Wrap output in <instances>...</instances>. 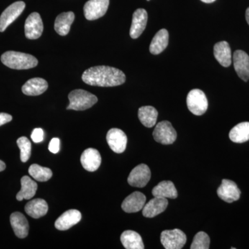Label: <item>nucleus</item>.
Segmentation results:
<instances>
[{
    "label": "nucleus",
    "mask_w": 249,
    "mask_h": 249,
    "mask_svg": "<svg viewBox=\"0 0 249 249\" xmlns=\"http://www.w3.org/2000/svg\"><path fill=\"white\" fill-rule=\"evenodd\" d=\"M81 218V213L78 210H69L55 221V227L59 231L68 230L78 224Z\"/></svg>",
    "instance_id": "16"
},
{
    "label": "nucleus",
    "mask_w": 249,
    "mask_h": 249,
    "mask_svg": "<svg viewBox=\"0 0 249 249\" xmlns=\"http://www.w3.org/2000/svg\"><path fill=\"white\" fill-rule=\"evenodd\" d=\"M229 138L232 142L242 143L249 140V122L240 123L231 130Z\"/></svg>",
    "instance_id": "29"
},
{
    "label": "nucleus",
    "mask_w": 249,
    "mask_h": 249,
    "mask_svg": "<svg viewBox=\"0 0 249 249\" xmlns=\"http://www.w3.org/2000/svg\"><path fill=\"white\" fill-rule=\"evenodd\" d=\"M246 19H247V22L249 25V7L246 11Z\"/></svg>",
    "instance_id": "37"
},
{
    "label": "nucleus",
    "mask_w": 249,
    "mask_h": 249,
    "mask_svg": "<svg viewBox=\"0 0 249 249\" xmlns=\"http://www.w3.org/2000/svg\"><path fill=\"white\" fill-rule=\"evenodd\" d=\"M234 68L237 76L247 82L249 80V56L242 50L235 51L232 57Z\"/></svg>",
    "instance_id": "13"
},
{
    "label": "nucleus",
    "mask_w": 249,
    "mask_h": 249,
    "mask_svg": "<svg viewBox=\"0 0 249 249\" xmlns=\"http://www.w3.org/2000/svg\"><path fill=\"white\" fill-rule=\"evenodd\" d=\"M43 22L38 13H32L26 19L24 31L27 38L36 40L42 36L43 32Z\"/></svg>",
    "instance_id": "10"
},
{
    "label": "nucleus",
    "mask_w": 249,
    "mask_h": 249,
    "mask_svg": "<svg viewBox=\"0 0 249 249\" xmlns=\"http://www.w3.org/2000/svg\"><path fill=\"white\" fill-rule=\"evenodd\" d=\"M214 58L222 66L229 67L231 65L232 54L230 45L226 41L217 42L214 46Z\"/></svg>",
    "instance_id": "20"
},
{
    "label": "nucleus",
    "mask_w": 249,
    "mask_h": 249,
    "mask_svg": "<svg viewBox=\"0 0 249 249\" xmlns=\"http://www.w3.org/2000/svg\"><path fill=\"white\" fill-rule=\"evenodd\" d=\"M121 243L126 249H143V242L138 232L126 231L121 234Z\"/></svg>",
    "instance_id": "26"
},
{
    "label": "nucleus",
    "mask_w": 249,
    "mask_h": 249,
    "mask_svg": "<svg viewBox=\"0 0 249 249\" xmlns=\"http://www.w3.org/2000/svg\"><path fill=\"white\" fill-rule=\"evenodd\" d=\"M138 116L141 123L145 127H150L155 125L158 117V111L152 106H143L139 108Z\"/></svg>",
    "instance_id": "28"
},
{
    "label": "nucleus",
    "mask_w": 249,
    "mask_h": 249,
    "mask_svg": "<svg viewBox=\"0 0 249 249\" xmlns=\"http://www.w3.org/2000/svg\"><path fill=\"white\" fill-rule=\"evenodd\" d=\"M209 236L205 232H197L193 239L191 246V249H209L210 247Z\"/></svg>",
    "instance_id": "32"
},
{
    "label": "nucleus",
    "mask_w": 249,
    "mask_h": 249,
    "mask_svg": "<svg viewBox=\"0 0 249 249\" xmlns=\"http://www.w3.org/2000/svg\"><path fill=\"white\" fill-rule=\"evenodd\" d=\"M5 169H6V164L4 161L0 160V172L4 171Z\"/></svg>",
    "instance_id": "36"
},
{
    "label": "nucleus",
    "mask_w": 249,
    "mask_h": 249,
    "mask_svg": "<svg viewBox=\"0 0 249 249\" xmlns=\"http://www.w3.org/2000/svg\"><path fill=\"white\" fill-rule=\"evenodd\" d=\"M186 235L180 229L165 230L160 234V242L165 249H181L186 243Z\"/></svg>",
    "instance_id": "5"
},
{
    "label": "nucleus",
    "mask_w": 249,
    "mask_h": 249,
    "mask_svg": "<svg viewBox=\"0 0 249 249\" xmlns=\"http://www.w3.org/2000/svg\"><path fill=\"white\" fill-rule=\"evenodd\" d=\"M82 79L91 86L115 87L124 84L126 76L119 69L108 66H96L85 70Z\"/></svg>",
    "instance_id": "1"
},
{
    "label": "nucleus",
    "mask_w": 249,
    "mask_h": 249,
    "mask_svg": "<svg viewBox=\"0 0 249 249\" xmlns=\"http://www.w3.org/2000/svg\"><path fill=\"white\" fill-rule=\"evenodd\" d=\"M48 89V83L43 78H34L23 85L22 92L27 96H39Z\"/></svg>",
    "instance_id": "21"
},
{
    "label": "nucleus",
    "mask_w": 249,
    "mask_h": 249,
    "mask_svg": "<svg viewBox=\"0 0 249 249\" xmlns=\"http://www.w3.org/2000/svg\"><path fill=\"white\" fill-rule=\"evenodd\" d=\"M176 130L169 121H163L156 125L153 132L154 139L163 145H170L176 141Z\"/></svg>",
    "instance_id": "6"
},
{
    "label": "nucleus",
    "mask_w": 249,
    "mask_h": 249,
    "mask_svg": "<svg viewBox=\"0 0 249 249\" xmlns=\"http://www.w3.org/2000/svg\"><path fill=\"white\" fill-rule=\"evenodd\" d=\"M217 196L223 201L232 203L238 200L241 191L234 181L229 179H223L222 184L218 188Z\"/></svg>",
    "instance_id": "11"
},
{
    "label": "nucleus",
    "mask_w": 249,
    "mask_h": 249,
    "mask_svg": "<svg viewBox=\"0 0 249 249\" xmlns=\"http://www.w3.org/2000/svg\"><path fill=\"white\" fill-rule=\"evenodd\" d=\"M169 41V34L166 29H160L156 34L150 45V52L154 55H158L166 49Z\"/></svg>",
    "instance_id": "23"
},
{
    "label": "nucleus",
    "mask_w": 249,
    "mask_h": 249,
    "mask_svg": "<svg viewBox=\"0 0 249 249\" xmlns=\"http://www.w3.org/2000/svg\"><path fill=\"white\" fill-rule=\"evenodd\" d=\"M31 139L36 143L41 142L44 140V131L41 128H36L31 134Z\"/></svg>",
    "instance_id": "33"
},
{
    "label": "nucleus",
    "mask_w": 249,
    "mask_h": 249,
    "mask_svg": "<svg viewBox=\"0 0 249 249\" xmlns=\"http://www.w3.org/2000/svg\"><path fill=\"white\" fill-rule=\"evenodd\" d=\"M25 212L30 217L38 219L45 216L48 211V204L42 199H33L25 206Z\"/></svg>",
    "instance_id": "24"
},
{
    "label": "nucleus",
    "mask_w": 249,
    "mask_h": 249,
    "mask_svg": "<svg viewBox=\"0 0 249 249\" xmlns=\"http://www.w3.org/2000/svg\"><path fill=\"white\" fill-rule=\"evenodd\" d=\"M60 141L58 138L52 139L49 145V150L53 154H57L60 151Z\"/></svg>",
    "instance_id": "34"
},
{
    "label": "nucleus",
    "mask_w": 249,
    "mask_h": 249,
    "mask_svg": "<svg viewBox=\"0 0 249 249\" xmlns=\"http://www.w3.org/2000/svg\"><path fill=\"white\" fill-rule=\"evenodd\" d=\"M151 178V171L147 165L142 163L137 165L129 174L127 182L131 186L143 188Z\"/></svg>",
    "instance_id": "9"
},
{
    "label": "nucleus",
    "mask_w": 249,
    "mask_h": 249,
    "mask_svg": "<svg viewBox=\"0 0 249 249\" xmlns=\"http://www.w3.org/2000/svg\"><path fill=\"white\" fill-rule=\"evenodd\" d=\"M109 0H89L85 3L83 11L88 20H95L106 15L109 7Z\"/></svg>",
    "instance_id": "7"
},
{
    "label": "nucleus",
    "mask_w": 249,
    "mask_h": 249,
    "mask_svg": "<svg viewBox=\"0 0 249 249\" xmlns=\"http://www.w3.org/2000/svg\"><path fill=\"white\" fill-rule=\"evenodd\" d=\"M146 201V196L141 192H134L124 199L121 208L128 213H137L142 209Z\"/></svg>",
    "instance_id": "15"
},
{
    "label": "nucleus",
    "mask_w": 249,
    "mask_h": 249,
    "mask_svg": "<svg viewBox=\"0 0 249 249\" xmlns=\"http://www.w3.org/2000/svg\"><path fill=\"white\" fill-rule=\"evenodd\" d=\"M10 222L15 234L18 237L23 239L27 237L29 234V226L27 218L24 214L19 212L14 213L11 214L10 217Z\"/></svg>",
    "instance_id": "19"
},
{
    "label": "nucleus",
    "mask_w": 249,
    "mask_h": 249,
    "mask_svg": "<svg viewBox=\"0 0 249 249\" xmlns=\"http://www.w3.org/2000/svg\"><path fill=\"white\" fill-rule=\"evenodd\" d=\"M75 19V15L71 11L62 13L59 15L54 23L55 31L62 36H67L70 31L72 23Z\"/></svg>",
    "instance_id": "22"
},
{
    "label": "nucleus",
    "mask_w": 249,
    "mask_h": 249,
    "mask_svg": "<svg viewBox=\"0 0 249 249\" xmlns=\"http://www.w3.org/2000/svg\"><path fill=\"white\" fill-rule=\"evenodd\" d=\"M147 22V13L145 9L136 10L132 16L129 35L132 39H137L142 35L145 30Z\"/></svg>",
    "instance_id": "14"
},
{
    "label": "nucleus",
    "mask_w": 249,
    "mask_h": 249,
    "mask_svg": "<svg viewBox=\"0 0 249 249\" xmlns=\"http://www.w3.org/2000/svg\"><path fill=\"white\" fill-rule=\"evenodd\" d=\"M1 62L13 70H29L37 66V58L30 54L9 51L1 55Z\"/></svg>",
    "instance_id": "2"
},
{
    "label": "nucleus",
    "mask_w": 249,
    "mask_h": 249,
    "mask_svg": "<svg viewBox=\"0 0 249 249\" xmlns=\"http://www.w3.org/2000/svg\"><path fill=\"white\" fill-rule=\"evenodd\" d=\"M201 1L204 3H207V4H210V3L214 2L215 0H201Z\"/></svg>",
    "instance_id": "38"
},
{
    "label": "nucleus",
    "mask_w": 249,
    "mask_h": 249,
    "mask_svg": "<svg viewBox=\"0 0 249 249\" xmlns=\"http://www.w3.org/2000/svg\"><path fill=\"white\" fill-rule=\"evenodd\" d=\"M25 6L24 1H19L10 5L4 10L0 16V32H4L6 28L22 14Z\"/></svg>",
    "instance_id": "8"
},
{
    "label": "nucleus",
    "mask_w": 249,
    "mask_h": 249,
    "mask_svg": "<svg viewBox=\"0 0 249 249\" xmlns=\"http://www.w3.org/2000/svg\"><path fill=\"white\" fill-rule=\"evenodd\" d=\"M12 116L6 113H0V126L7 124L12 121Z\"/></svg>",
    "instance_id": "35"
},
{
    "label": "nucleus",
    "mask_w": 249,
    "mask_h": 249,
    "mask_svg": "<svg viewBox=\"0 0 249 249\" xmlns=\"http://www.w3.org/2000/svg\"><path fill=\"white\" fill-rule=\"evenodd\" d=\"M21 186L22 188L20 191L16 196V199L18 201L30 199L33 196H35L37 189V184L29 177L24 176L21 178Z\"/></svg>",
    "instance_id": "25"
},
{
    "label": "nucleus",
    "mask_w": 249,
    "mask_h": 249,
    "mask_svg": "<svg viewBox=\"0 0 249 249\" xmlns=\"http://www.w3.org/2000/svg\"><path fill=\"white\" fill-rule=\"evenodd\" d=\"M168 205L166 198L155 196L142 208V215L147 218L155 217L165 211Z\"/></svg>",
    "instance_id": "18"
},
{
    "label": "nucleus",
    "mask_w": 249,
    "mask_h": 249,
    "mask_svg": "<svg viewBox=\"0 0 249 249\" xmlns=\"http://www.w3.org/2000/svg\"><path fill=\"white\" fill-rule=\"evenodd\" d=\"M147 1H150V0H147Z\"/></svg>",
    "instance_id": "39"
},
{
    "label": "nucleus",
    "mask_w": 249,
    "mask_h": 249,
    "mask_svg": "<svg viewBox=\"0 0 249 249\" xmlns=\"http://www.w3.org/2000/svg\"><path fill=\"white\" fill-rule=\"evenodd\" d=\"M106 139L108 145L112 151L120 154L125 150L127 138L124 131L118 128L109 129Z\"/></svg>",
    "instance_id": "12"
},
{
    "label": "nucleus",
    "mask_w": 249,
    "mask_h": 249,
    "mask_svg": "<svg viewBox=\"0 0 249 249\" xmlns=\"http://www.w3.org/2000/svg\"><path fill=\"white\" fill-rule=\"evenodd\" d=\"M154 196L158 197L175 199L178 197V193L174 183L170 181H163L159 183L152 190Z\"/></svg>",
    "instance_id": "27"
},
{
    "label": "nucleus",
    "mask_w": 249,
    "mask_h": 249,
    "mask_svg": "<svg viewBox=\"0 0 249 249\" xmlns=\"http://www.w3.org/2000/svg\"><path fill=\"white\" fill-rule=\"evenodd\" d=\"M17 144L19 150H20V160L23 163H25L31 157V142L27 137H22L18 139Z\"/></svg>",
    "instance_id": "31"
},
{
    "label": "nucleus",
    "mask_w": 249,
    "mask_h": 249,
    "mask_svg": "<svg viewBox=\"0 0 249 249\" xmlns=\"http://www.w3.org/2000/svg\"><path fill=\"white\" fill-rule=\"evenodd\" d=\"M29 173L34 179L40 182L48 181L53 175L52 170L49 168L37 164L31 165L29 168Z\"/></svg>",
    "instance_id": "30"
},
{
    "label": "nucleus",
    "mask_w": 249,
    "mask_h": 249,
    "mask_svg": "<svg viewBox=\"0 0 249 249\" xmlns=\"http://www.w3.org/2000/svg\"><path fill=\"white\" fill-rule=\"evenodd\" d=\"M70 104L67 109L72 110L83 111L92 107L98 101V98L95 95L83 89H76L69 94Z\"/></svg>",
    "instance_id": "3"
},
{
    "label": "nucleus",
    "mask_w": 249,
    "mask_h": 249,
    "mask_svg": "<svg viewBox=\"0 0 249 249\" xmlns=\"http://www.w3.org/2000/svg\"><path fill=\"white\" fill-rule=\"evenodd\" d=\"M186 102L188 109L196 116L203 115L209 107L206 95L199 89L191 90L188 93Z\"/></svg>",
    "instance_id": "4"
},
{
    "label": "nucleus",
    "mask_w": 249,
    "mask_h": 249,
    "mask_svg": "<svg viewBox=\"0 0 249 249\" xmlns=\"http://www.w3.org/2000/svg\"><path fill=\"white\" fill-rule=\"evenodd\" d=\"M80 162L85 170L89 172H94L101 165V156L96 149L88 148L82 154Z\"/></svg>",
    "instance_id": "17"
}]
</instances>
